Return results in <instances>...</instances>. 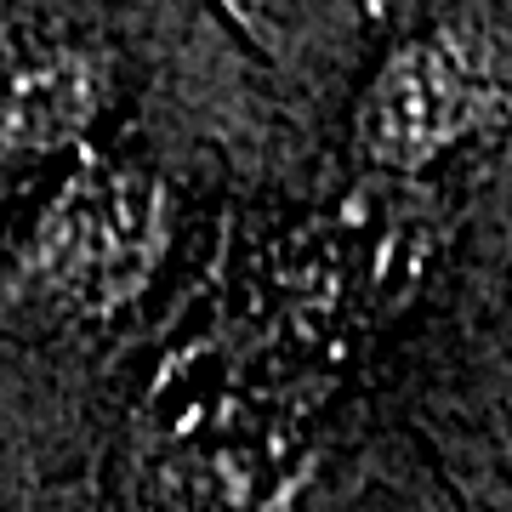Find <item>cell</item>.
I'll list each match as a JSON object with an SVG mask.
<instances>
[{
    "mask_svg": "<svg viewBox=\"0 0 512 512\" xmlns=\"http://www.w3.org/2000/svg\"><path fill=\"white\" fill-rule=\"evenodd\" d=\"M165 251V200L137 171H92L40 228V274L74 308H114L148 285Z\"/></svg>",
    "mask_w": 512,
    "mask_h": 512,
    "instance_id": "obj_1",
    "label": "cell"
},
{
    "mask_svg": "<svg viewBox=\"0 0 512 512\" xmlns=\"http://www.w3.org/2000/svg\"><path fill=\"white\" fill-rule=\"evenodd\" d=\"M490 103L495 86L484 57L450 35L421 40V46H404L376 74L365 109H359V137H365L370 160L393 165V171H416L484 126Z\"/></svg>",
    "mask_w": 512,
    "mask_h": 512,
    "instance_id": "obj_2",
    "label": "cell"
},
{
    "mask_svg": "<svg viewBox=\"0 0 512 512\" xmlns=\"http://www.w3.org/2000/svg\"><path fill=\"white\" fill-rule=\"evenodd\" d=\"M103 97L92 52H40L0 86V137L18 148H52L86 131Z\"/></svg>",
    "mask_w": 512,
    "mask_h": 512,
    "instance_id": "obj_3",
    "label": "cell"
}]
</instances>
